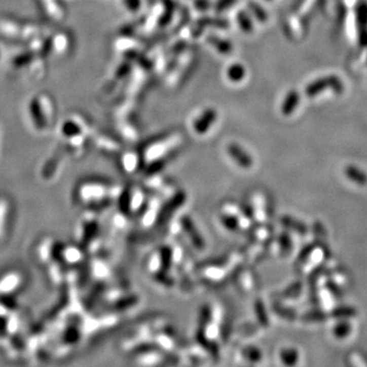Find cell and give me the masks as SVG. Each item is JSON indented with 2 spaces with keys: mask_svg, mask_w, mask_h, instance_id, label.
<instances>
[{
  "mask_svg": "<svg viewBox=\"0 0 367 367\" xmlns=\"http://www.w3.org/2000/svg\"><path fill=\"white\" fill-rule=\"evenodd\" d=\"M346 175L357 185L364 186L367 183V174L355 166H348L346 168Z\"/></svg>",
  "mask_w": 367,
  "mask_h": 367,
  "instance_id": "cell-12",
  "label": "cell"
},
{
  "mask_svg": "<svg viewBox=\"0 0 367 367\" xmlns=\"http://www.w3.org/2000/svg\"><path fill=\"white\" fill-rule=\"evenodd\" d=\"M240 355L242 360L248 364H257L262 360V352L252 345L243 347L240 350Z\"/></svg>",
  "mask_w": 367,
  "mask_h": 367,
  "instance_id": "cell-9",
  "label": "cell"
},
{
  "mask_svg": "<svg viewBox=\"0 0 367 367\" xmlns=\"http://www.w3.org/2000/svg\"><path fill=\"white\" fill-rule=\"evenodd\" d=\"M261 301H257L256 306H255V310H256V316L258 318V320L260 321L261 325H263L264 327L268 325V318L266 315V311L265 308L263 306L262 303H260Z\"/></svg>",
  "mask_w": 367,
  "mask_h": 367,
  "instance_id": "cell-18",
  "label": "cell"
},
{
  "mask_svg": "<svg viewBox=\"0 0 367 367\" xmlns=\"http://www.w3.org/2000/svg\"><path fill=\"white\" fill-rule=\"evenodd\" d=\"M226 320L224 309L217 304L204 305L199 314L196 341L208 350L214 360L219 356L226 335Z\"/></svg>",
  "mask_w": 367,
  "mask_h": 367,
  "instance_id": "cell-1",
  "label": "cell"
},
{
  "mask_svg": "<svg viewBox=\"0 0 367 367\" xmlns=\"http://www.w3.org/2000/svg\"><path fill=\"white\" fill-rule=\"evenodd\" d=\"M283 226L290 230V231H293L299 235H302V236H305L307 235L308 233V227L306 226V224H304L303 222L293 217V216H290V215H285L282 217L281 219Z\"/></svg>",
  "mask_w": 367,
  "mask_h": 367,
  "instance_id": "cell-10",
  "label": "cell"
},
{
  "mask_svg": "<svg viewBox=\"0 0 367 367\" xmlns=\"http://www.w3.org/2000/svg\"><path fill=\"white\" fill-rule=\"evenodd\" d=\"M169 235L181 239L195 250L202 251L205 248V241L201 233L188 215H181L178 219L170 223Z\"/></svg>",
  "mask_w": 367,
  "mask_h": 367,
  "instance_id": "cell-4",
  "label": "cell"
},
{
  "mask_svg": "<svg viewBox=\"0 0 367 367\" xmlns=\"http://www.w3.org/2000/svg\"><path fill=\"white\" fill-rule=\"evenodd\" d=\"M235 279L239 289L244 293L252 292L257 286L255 273L252 270H243V268H241L235 275Z\"/></svg>",
  "mask_w": 367,
  "mask_h": 367,
  "instance_id": "cell-8",
  "label": "cell"
},
{
  "mask_svg": "<svg viewBox=\"0 0 367 367\" xmlns=\"http://www.w3.org/2000/svg\"><path fill=\"white\" fill-rule=\"evenodd\" d=\"M254 225H268L272 215V206L268 196L261 190L252 191L243 202Z\"/></svg>",
  "mask_w": 367,
  "mask_h": 367,
  "instance_id": "cell-5",
  "label": "cell"
},
{
  "mask_svg": "<svg viewBox=\"0 0 367 367\" xmlns=\"http://www.w3.org/2000/svg\"><path fill=\"white\" fill-rule=\"evenodd\" d=\"M273 311L278 315H280L281 317H283L284 319H288V320H294V319H296V316H297V313L294 309H292L288 306H285L282 303H278V302L273 305Z\"/></svg>",
  "mask_w": 367,
  "mask_h": 367,
  "instance_id": "cell-17",
  "label": "cell"
},
{
  "mask_svg": "<svg viewBox=\"0 0 367 367\" xmlns=\"http://www.w3.org/2000/svg\"><path fill=\"white\" fill-rule=\"evenodd\" d=\"M280 359L284 365L293 366L299 360V352L295 348H284L280 352Z\"/></svg>",
  "mask_w": 367,
  "mask_h": 367,
  "instance_id": "cell-11",
  "label": "cell"
},
{
  "mask_svg": "<svg viewBox=\"0 0 367 367\" xmlns=\"http://www.w3.org/2000/svg\"><path fill=\"white\" fill-rule=\"evenodd\" d=\"M325 288H326L327 291H328L332 295H334V296L339 297V296L341 295V290H340V288H339V287L337 286V284H336L335 282H333V281H327L326 284H325Z\"/></svg>",
  "mask_w": 367,
  "mask_h": 367,
  "instance_id": "cell-19",
  "label": "cell"
},
{
  "mask_svg": "<svg viewBox=\"0 0 367 367\" xmlns=\"http://www.w3.org/2000/svg\"><path fill=\"white\" fill-rule=\"evenodd\" d=\"M243 252L233 251L222 258L203 263L197 270L199 279L209 286H223L241 269Z\"/></svg>",
  "mask_w": 367,
  "mask_h": 367,
  "instance_id": "cell-2",
  "label": "cell"
},
{
  "mask_svg": "<svg viewBox=\"0 0 367 367\" xmlns=\"http://www.w3.org/2000/svg\"><path fill=\"white\" fill-rule=\"evenodd\" d=\"M218 221L226 230L233 233H249L254 227L252 217L245 204L228 200L218 209Z\"/></svg>",
  "mask_w": 367,
  "mask_h": 367,
  "instance_id": "cell-3",
  "label": "cell"
},
{
  "mask_svg": "<svg viewBox=\"0 0 367 367\" xmlns=\"http://www.w3.org/2000/svg\"><path fill=\"white\" fill-rule=\"evenodd\" d=\"M352 331V325L347 319H340L338 323L335 324L333 328V334L337 339L347 338Z\"/></svg>",
  "mask_w": 367,
  "mask_h": 367,
  "instance_id": "cell-14",
  "label": "cell"
},
{
  "mask_svg": "<svg viewBox=\"0 0 367 367\" xmlns=\"http://www.w3.org/2000/svg\"><path fill=\"white\" fill-rule=\"evenodd\" d=\"M227 150L230 157L239 167L243 169H249L253 165L252 157L240 145L231 144L228 146Z\"/></svg>",
  "mask_w": 367,
  "mask_h": 367,
  "instance_id": "cell-7",
  "label": "cell"
},
{
  "mask_svg": "<svg viewBox=\"0 0 367 367\" xmlns=\"http://www.w3.org/2000/svg\"><path fill=\"white\" fill-rule=\"evenodd\" d=\"M329 315L337 319H348L357 315V310L351 306H340L332 310Z\"/></svg>",
  "mask_w": 367,
  "mask_h": 367,
  "instance_id": "cell-13",
  "label": "cell"
},
{
  "mask_svg": "<svg viewBox=\"0 0 367 367\" xmlns=\"http://www.w3.org/2000/svg\"><path fill=\"white\" fill-rule=\"evenodd\" d=\"M302 288H303V285L300 281H297L293 284H291L287 289H285L280 297L281 299L285 300V299H294V298H297L301 292H302Z\"/></svg>",
  "mask_w": 367,
  "mask_h": 367,
  "instance_id": "cell-15",
  "label": "cell"
},
{
  "mask_svg": "<svg viewBox=\"0 0 367 367\" xmlns=\"http://www.w3.org/2000/svg\"><path fill=\"white\" fill-rule=\"evenodd\" d=\"M328 316L331 315L323 310H311L302 315L301 319L306 322H321L327 320Z\"/></svg>",
  "mask_w": 367,
  "mask_h": 367,
  "instance_id": "cell-16",
  "label": "cell"
},
{
  "mask_svg": "<svg viewBox=\"0 0 367 367\" xmlns=\"http://www.w3.org/2000/svg\"><path fill=\"white\" fill-rule=\"evenodd\" d=\"M181 350L182 358L190 365H203L213 360L208 350L196 340L195 342H189Z\"/></svg>",
  "mask_w": 367,
  "mask_h": 367,
  "instance_id": "cell-6",
  "label": "cell"
}]
</instances>
